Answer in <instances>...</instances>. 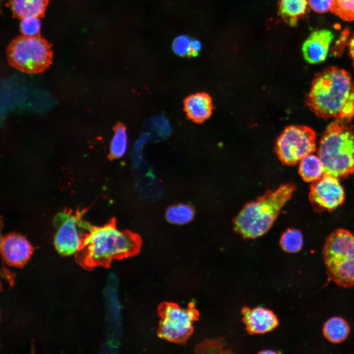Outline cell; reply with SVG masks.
I'll return each instance as SVG.
<instances>
[{"mask_svg": "<svg viewBox=\"0 0 354 354\" xmlns=\"http://www.w3.org/2000/svg\"><path fill=\"white\" fill-rule=\"evenodd\" d=\"M1 251L4 260L8 264L20 266L30 259L32 247L24 236L12 233L1 238Z\"/></svg>", "mask_w": 354, "mask_h": 354, "instance_id": "obj_11", "label": "cell"}, {"mask_svg": "<svg viewBox=\"0 0 354 354\" xmlns=\"http://www.w3.org/2000/svg\"><path fill=\"white\" fill-rule=\"evenodd\" d=\"M52 44L40 35H22L8 45L6 54L9 65L23 72L41 73L48 69L53 57Z\"/></svg>", "mask_w": 354, "mask_h": 354, "instance_id": "obj_6", "label": "cell"}, {"mask_svg": "<svg viewBox=\"0 0 354 354\" xmlns=\"http://www.w3.org/2000/svg\"><path fill=\"white\" fill-rule=\"evenodd\" d=\"M40 18L28 17L21 20L20 30L23 35L36 36L40 35Z\"/></svg>", "mask_w": 354, "mask_h": 354, "instance_id": "obj_23", "label": "cell"}, {"mask_svg": "<svg viewBox=\"0 0 354 354\" xmlns=\"http://www.w3.org/2000/svg\"><path fill=\"white\" fill-rule=\"evenodd\" d=\"M49 0H7L6 3L13 18L22 20L28 17L42 18Z\"/></svg>", "mask_w": 354, "mask_h": 354, "instance_id": "obj_15", "label": "cell"}, {"mask_svg": "<svg viewBox=\"0 0 354 354\" xmlns=\"http://www.w3.org/2000/svg\"><path fill=\"white\" fill-rule=\"evenodd\" d=\"M191 40L186 35H181L177 37L173 43V49L177 55L185 56L191 55Z\"/></svg>", "mask_w": 354, "mask_h": 354, "instance_id": "obj_25", "label": "cell"}, {"mask_svg": "<svg viewBox=\"0 0 354 354\" xmlns=\"http://www.w3.org/2000/svg\"><path fill=\"white\" fill-rule=\"evenodd\" d=\"M333 38V34L328 30H320L312 32L302 46L305 59L313 64L323 61L327 56Z\"/></svg>", "mask_w": 354, "mask_h": 354, "instance_id": "obj_12", "label": "cell"}, {"mask_svg": "<svg viewBox=\"0 0 354 354\" xmlns=\"http://www.w3.org/2000/svg\"><path fill=\"white\" fill-rule=\"evenodd\" d=\"M78 224L85 231L80 233L81 245L76 255L86 266L109 267L113 260L133 257L140 251V236L118 230L115 218L102 226H93L81 218Z\"/></svg>", "mask_w": 354, "mask_h": 354, "instance_id": "obj_1", "label": "cell"}, {"mask_svg": "<svg viewBox=\"0 0 354 354\" xmlns=\"http://www.w3.org/2000/svg\"><path fill=\"white\" fill-rule=\"evenodd\" d=\"M161 318L157 335L170 342L185 344L193 332V323L199 316L193 304L182 308L176 303L164 302L157 309Z\"/></svg>", "mask_w": 354, "mask_h": 354, "instance_id": "obj_7", "label": "cell"}, {"mask_svg": "<svg viewBox=\"0 0 354 354\" xmlns=\"http://www.w3.org/2000/svg\"><path fill=\"white\" fill-rule=\"evenodd\" d=\"M307 0H280L279 13L288 24L295 26L307 11Z\"/></svg>", "mask_w": 354, "mask_h": 354, "instance_id": "obj_16", "label": "cell"}, {"mask_svg": "<svg viewBox=\"0 0 354 354\" xmlns=\"http://www.w3.org/2000/svg\"><path fill=\"white\" fill-rule=\"evenodd\" d=\"M224 342L222 340H206L200 343L195 349L197 353H228L224 350Z\"/></svg>", "mask_w": 354, "mask_h": 354, "instance_id": "obj_24", "label": "cell"}, {"mask_svg": "<svg viewBox=\"0 0 354 354\" xmlns=\"http://www.w3.org/2000/svg\"><path fill=\"white\" fill-rule=\"evenodd\" d=\"M305 102L319 118L349 123L354 117V80L347 71L328 67L316 74Z\"/></svg>", "mask_w": 354, "mask_h": 354, "instance_id": "obj_2", "label": "cell"}, {"mask_svg": "<svg viewBox=\"0 0 354 354\" xmlns=\"http://www.w3.org/2000/svg\"><path fill=\"white\" fill-rule=\"evenodd\" d=\"M323 256L329 279L344 288L354 285V234L338 229L327 237Z\"/></svg>", "mask_w": 354, "mask_h": 354, "instance_id": "obj_5", "label": "cell"}, {"mask_svg": "<svg viewBox=\"0 0 354 354\" xmlns=\"http://www.w3.org/2000/svg\"><path fill=\"white\" fill-rule=\"evenodd\" d=\"M85 210H77L73 214L71 210L60 212L56 216L55 224L58 228L55 234L54 244L58 253L62 256L76 254L81 245L79 233L78 221Z\"/></svg>", "mask_w": 354, "mask_h": 354, "instance_id": "obj_9", "label": "cell"}, {"mask_svg": "<svg viewBox=\"0 0 354 354\" xmlns=\"http://www.w3.org/2000/svg\"><path fill=\"white\" fill-rule=\"evenodd\" d=\"M295 190L294 184L286 183L246 204L234 219L235 231L246 238H255L265 234Z\"/></svg>", "mask_w": 354, "mask_h": 354, "instance_id": "obj_3", "label": "cell"}, {"mask_svg": "<svg viewBox=\"0 0 354 354\" xmlns=\"http://www.w3.org/2000/svg\"><path fill=\"white\" fill-rule=\"evenodd\" d=\"M128 137L125 128L118 125L115 128L114 135L110 147L109 157L119 158L123 156L127 149Z\"/></svg>", "mask_w": 354, "mask_h": 354, "instance_id": "obj_20", "label": "cell"}, {"mask_svg": "<svg viewBox=\"0 0 354 354\" xmlns=\"http://www.w3.org/2000/svg\"><path fill=\"white\" fill-rule=\"evenodd\" d=\"M330 11L344 21H354V0H332Z\"/></svg>", "mask_w": 354, "mask_h": 354, "instance_id": "obj_22", "label": "cell"}, {"mask_svg": "<svg viewBox=\"0 0 354 354\" xmlns=\"http://www.w3.org/2000/svg\"><path fill=\"white\" fill-rule=\"evenodd\" d=\"M298 172L304 181L313 182L323 176L324 165L318 156L310 154L300 161Z\"/></svg>", "mask_w": 354, "mask_h": 354, "instance_id": "obj_17", "label": "cell"}, {"mask_svg": "<svg viewBox=\"0 0 354 354\" xmlns=\"http://www.w3.org/2000/svg\"><path fill=\"white\" fill-rule=\"evenodd\" d=\"M335 120L329 123L319 143L318 156L324 175L338 179L354 174V126Z\"/></svg>", "mask_w": 354, "mask_h": 354, "instance_id": "obj_4", "label": "cell"}, {"mask_svg": "<svg viewBox=\"0 0 354 354\" xmlns=\"http://www.w3.org/2000/svg\"><path fill=\"white\" fill-rule=\"evenodd\" d=\"M185 111L193 121L201 123L208 119L212 114L213 105L210 96L204 92L189 96L184 102Z\"/></svg>", "mask_w": 354, "mask_h": 354, "instance_id": "obj_14", "label": "cell"}, {"mask_svg": "<svg viewBox=\"0 0 354 354\" xmlns=\"http://www.w3.org/2000/svg\"><path fill=\"white\" fill-rule=\"evenodd\" d=\"M323 333L329 342L339 343L348 337L350 327L347 322L339 317H334L328 319L324 325Z\"/></svg>", "mask_w": 354, "mask_h": 354, "instance_id": "obj_18", "label": "cell"}, {"mask_svg": "<svg viewBox=\"0 0 354 354\" xmlns=\"http://www.w3.org/2000/svg\"><path fill=\"white\" fill-rule=\"evenodd\" d=\"M192 206L185 204H178L170 206L166 211V218L170 223L184 224L191 221L194 216Z\"/></svg>", "mask_w": 354, "mask_h": 354, "instance_id": "obj_19", "label": "cell"}, {"mask_svg": "<svg viewBox=\"0 0 354 354\" xmlns=\"http://www.w3.org/2000/svg\"><path fill=\"white\" fill-rule=\"evenodd\" d=\"M241 313L246 330L251 334L266 333L278 324V320L275 314L263 307L251 309L244 307Z\"/></svg>", "mask_w": 354, "mask_h": 354, "instance_id": "obj_13", "label": "cell"}, {"mask_svg": "<svg viewBox=\"0 0 354 354\" xmlns=\"http://www.w3.org/2000/svg\"><path fill=\"white\" fill-rule=\"evenodd\" d=\"M316 134L307 126L290 125L277 139L275 150L283 164L296 165L305 156L316 149Z\"/></svg>", "mask_w": 354, "mask_h": 354, "instance_id": "obj_8", "label": "cell"}, {"mask_svg": "<svg viewBox=\"0 0 354 354\" xmlns=\"http://www.w3.org/2000/svg\"><path fill=\"white\" fill-rule=\"evenodd\" d=\"M202 48V44L198 40L194 39L191 42V55H197Z\"/></svg>", "mask_w": 354, "mask_h": 354, "instance_id": "obj_27", "label": "cell"}, {"mask_svg": "<svg viewBox=\"0 0 354 354\" xmlns=\"http://www.w3.org/2000/svg\"><path fill=\"white\" fill-rule=\"evenodd\" d=\"M309 199L315 209L331 211L343 203L345 192L338 178L323 175L311 184Z\"/></svg>", "mask_w": 354, "mask_h": 354, "instance_id": "obj_10", "label": "cell"}, {"mask_svg": "<svg viewBox=\"0 0 354 354\" xmlns=\"http://www.w3.org/2000/svg\"><path fill=\"white\" fill-rule=\"evenodd\" d=\"M303 243L301 232L295 229H287L281 236L280 244L287 252L295 253L300 250Z\"/></svg>", "mask_w": 354, "mask_h": 354, "instance_id": "obj_21", "label": "cell"}, {"mask_svg": "<svg viewBox=\"0 0 354 354\" xmlns=\"http://www.w3.org/2000/svg\"><path fill=\"white\" fill-rule=\"evenodd\" d=\"M308 5L314 11L324 13L330 11L332 0H307Z\"/></svg>", "mask_w": 354, "mask_h": 354, "instance_id": "obj_26", "label": "cell"}, {"mask_svg": "<svg viewBox=\"0 0 354 354\" xmlns=\"http://www.w3.org/2000/svg\"><path fill=\"white\" fill-rule=\"evenodd\" d=\"M348 46L350 56L353 60V64L354 67V33L349 41Z\"/></svg>", "mask_w": 354, "mask_h": 354, "instance_id": "obj_28", "label": "cell"}]
</instances>
